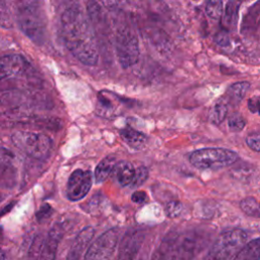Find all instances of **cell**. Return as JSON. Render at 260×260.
<instances>
[{
    "label": "cell",
    "mask_w": 260,
    "mask_h": 260,
    "mask_svg": "<svg viewBox=\"0 0 260 260\" xmlns=\"http://www.w3.org/2000/svg\"><path fill=\"white\" fill-rule=\"evenodd\" d=\"M258 107H259V99L257 96H254L249 100L248 108L252 113H254V114L258 113Z\"/></svg>",
    "instance_id": "35"
},
{
    "label": "cell",
    "mask_w": 260,
    "mask_h": 260,
    "mask_svg": "<svg viewBox=\"0 0 260 260\" xmlns=\"http://www.w3.org/2000/svg\"><path fill=\"white\" fill-rule=\"evenodd\" d=\"M234 260H260V240L255 239L247 243Z\"/></svg>",
    "instance_id": "18"
},
{
    "label": "cell",
    "mask_w": 260,
    "mask_h": 260,
    "mask_svg": "<svg viewBox=\"0 0 260 260\" xmlns=\"http://www.w3.org/2000/svg\"><path fill=\"white\" fill-rule=\"evenodd\" d=\"M22 32L34 43L42 45L46 40V18L37 2H24L17 8L16 16Z\"/></svg>",
    "instance_id": "3"
},
{
    "label": "cell",
    "mask_w": 260,
    "mask_h": 260,
    "mask_svg": "<svg viewBox=\"0 0 260 260\" xmlns=\"http://www.w3.org/2000/svg\"><path fill=\"white\" fill-rule=\"evenodd\" d=\"M240 5H241V2H235V1H230L226 3L224 15L222 18V23L228 28H233L235 26L238 18V11H239Z\"/></svg>",
    "instance_id": "21"
},
{
    "label": "cell",
    "mask_w": 260,
    "mask_h": 260,
    "mask_svg": "<svg viewBox=\"0 0 260 260\" xmlns=\"http://www.w3.org/2000/svg\"><path fill=\"white\" fill-rule=\"evenodd\" d=\"M205 12L211 19H219L222 14V2L221 1H209L206 3Z\"/></svg>",
    "instance_id": "24"
},
{
    "label": "cell",
    "mask_w": 260,
    "mask_h": 260,
    "mask_svg": "<svg viewBox=\"0 0 260 260\" xmlns=\"http://www.w3.org/2000/svg\"><path fill=\"white\" fill-rule=\"evenodd\" d=\"M12 143L25 154L37 159L45 158L51 149V139L42 133L16 131L11 136Z\"/></svg>",
    "instance_id": "6"
},
{
    "label": "cell",
    "mask_w": 260,
    "mask_h": 260,
    "mask_svg": "<svg viewBox=\"0 0 260 260\" xmlns=\"http://www.w3.org/2000/svg\"><path fill=\"white\" fill-rule=\"evenodd\" d=\"M116 157L114 155H108L103 158L100 164L96 166L94 171V177L96 183L104 182L112 173L116 166Z\"/></svg>",
    "instance_id": "17"
},
{
    "label": "cell",
    "mask_w": 260,
    "mask_h": 260,
    "mask_svg": "<svg viewBox=\"0 0 260 260\" xmlns=\"http://www.w3.org/2000/svg\"><path fill=\"white\" fill-rule=\"evenodd\" d=\"M214 40L221 47H226L230 44V39H229V36H228L226 31H218L215 35Z\"/></svg>",
    "instance_id": "33"
},
{
    "label": "cell",
    "mask_w": 260,
    "mask_h": 260,
    "mask_svg": "<svg viewBox=\"0 0 260 260\" xmlns=\"http://www.w3.org/2000/svg\"><path fill=\"white\" fill-rule=\"evenodd\" d=\"M91 173L84 170L74 171L67 182L66 196L70 201H79L84 198L91 187Z\"/></svg>",
    "instance_id": "9"
},
{
    "label": "cell",
    "mask_w": 260,
    "mask_h": 260,
    "mask_svg": "<svg viewBox=\"0 0 260 260\" xmlns=\"http://www.w3.org/2000/svg\"><path fill=\"white\" fill-rule=\"evenodd\" d=\"M147 196H146V193L143 192V191H136L132 194V201L135 202V203H138V204H141L143 202H145Z\"/></svg>",
    "instance_id": "34"
},
{
    "label": "cell",
    "mask_w": 260,
    "mask_h": 260,
    "mask_svg": "<svg viewBox=\"0 0 260 260\" xmlns=\"http://www.w3.org/2000/svg\"><path fill=\"white\" fill-rule=\"evenodd\" d=\"M64 43L72 55L85 65H95L99 59L94 36L84 14L78 8H68L61 16Z\"/></svg>",
    "instance_id": "1"
},
{
    "label": "cell",
    "mask_w": 260,
    "mask_h": 260,
    "mask_svg": "<svg viewBox=\"0 0 260 260\" xmlns=\"http://www.w3.org/2000/svg\"><path fill=\"white\" fill-rule=\"evenodd\" d=\"M182 211V204L179 201H171L166 206V212L169 217H177Z\"/></svg>",
    "instance_id": "29"
},
{
    "label": "cell",
    "mask_w": 260,
    "mask_h": 260,
    "mask_svg": "<svg viewBox=\"0 0 260 260\" xmlns=\"http://www.w3.org/2000/svg\"><path fill=\"white\" fill-rule=\"evenodd\" d=\"M0 260H5V253L2 250H0Z\"/></svg>",
    "instance_id": "36"
},
{
    "label": "cell",
    "mask_w": 260,
    "mask_h": 260,
    "mask_svg": "<svg viewBox=\"0 0 260 260\" xmlns=\"http://www.w3.org/2000/svg\"><path fill=\"white\" fill-rule=\"evenodd\" d=\"M249 88L250 83L248 81H240L232 84L226 90L229 101L234 105L239 104L244 99Z\"/></svg>",
    "instance_id": "19"
},
{
    "label": "cell",
    "mask_w": 260,
    "mask_h": 260,
    "mask_svg": "<svg viewBox=\"0 0 260 260\" xmlns=\"http://www.w3.org/2000/svg\"><path fill=\"white\" fill-rule=\"evenodd\" d=\"M120 135H121L122 139L129 146H131L133 148H140L146 142V136L143 133H141L131 127H126V128L121 129Z\"/></svg>",
    "instance_id": "16"
},
{
    "label": "cell",
    "mask_w": 260,
    "mask_h": 260,
    "mask_svg": "<svg viewBox=\"0 0 260 260\" xmlns=\"http://www.w3.org/2000/svg\"><path fill=\"white\" fill-rule=\"evenodd\" d=\"M147 178H148V171L145 167L141 166L135 170L134 178L131 183V186L138 187V186L142 185L147 180Z\"/></svg>",
    "instance_id": "26"
},
{
    "label": "cell",
    "mask_w": 260,
    "mask_h": 260,
    "mask_svg": "<svg viewBox=\"0 0 260 260\" xmlns=\"http://www.w3.org/2000/svg\"><path fill=\"white\" fill-rule=\"evenodd\" d=\"M228 124H229L230 130L234 132H240L245 127L246 121L239 113H234L233 115L230 116L228 120Z\"/></svg>",
    "instance_id": "25"
},
{
    "label": "cell",
    "mask_w": 260,
    "mask_h": 260,
    "mask_svg": "<svg viewBox=\"0 0 260 260\" xmlns=\"http://www.w3.org/2000/svg\"><path fill=\"white\" fill-rule=\"evenodd\" d=\"M1 200H2V196L0 195V202H1Z\"/></svg>",
    "instance_id": "37"
},
{
    "label": "cell",
    "mask_w": 260,
    "mask_h": 260,
    "mask_svg": "<svg viewBox=\"0 0 260 260\" xmlns=\"http://www.w3.org/2000/svg\"><path fill=\"white\" fill-rule=\"evenodd\" d=\"M248 235L240 229L220 234L203 260H233L246 245Z\"/></svg>",
    "instance_id": "4"
},
{
    "label": "cell",
    "mask_w": 260,
    "mask_h": 260,
    "mask_svg": "<svg viewBox=\"0 0 260 260\" xmlns=\"http://www.w3.org/2000/svg\"><path fill=\"white\" fill-rule=\"evenodd\" d=\"M239 158L237 152L220 147H207L193 151L189 160L199 170H218L229 167Z\"/></svg>",
    "instance_id": "5"
},
{
    "label": "cell",
    "mask_w": 260,
    "mask_h": 260,
    "mask_svg": "<svg viewBox=\"0 0 260 260\" xmlns=\"http://www.w3.org/2000/svg\"><path fill=\"white\" fill-rule=\"evenodd\" d=\"M145 235L140 230H130L125 233L119 247L120 260H135Z\"/></svg>",
    "instance_id": "10"
},
{
    "label": "cell",
    "mask_w": 260,
    "mask_h": 260,
    "mask_svg": "<svg viewBox=\"0 0 260 260\" xmlns=\"http://www.w3.org/2000/svg\"><path fill=\"white\" fill-rule=\"evenodd\" d=\"M113 171H115L117 181L119 182V184L121 186L126 187V186L131 185L133 178H134L135 169L133 168V166L130 162H128V161L117 162Z\"/></svg>",
    "instance_id": "15"
},
{
    "label": "cell",
    "mask_w": 260,
    "mask_h": 260,
    "mask_svg": "<svg viewBox=\"0 0 260 260\" xmlns=\"http://www.w3.org/2000/svg\"><path fill=\"white\" fill-rule=\"evenodd\" d=\"M10 24V15L8 8L4 2L0 1V25L8 27Z\"/></svg>",
    "instance_id": "31"
},
{
    "label": "cell",
    "mask_w": 260,
    "mask_h": 260,
    "mask_svg": "<svg viewBox=\"0 0 260 260\" xmlns=\"http://www.w3.org/2000/svg\"><path fill=\"white\" fill-rule=\"evenodd\" d=\"M118 239L117 229L105 232L88 246L83 260H110L117 247Z\"/></svg>",
    "instance_id": "7"
},
{
    "label": "cell",
    "mask_w": 260,
    "mask_h": 260,
    "mask_svg": "<svg viewBox=\"0 0 260 260\" xmlns=\"http://www.w3.org/2000/svg\"><path fill=\"white\" fill-rule=\"evenodd\" d=\"M228 115V107L223 103H216L210 111L209 120L211 123L218 125L220 124Z\"/></svg>",
    "instance_id": "23"
},
{
    "label": "cell",
    "mask_w": 260,
    "mask_h": 260,
    "mask_svg": "<svg viewBox=\"0 0 260 260\" xmlns=\"http://www.w3.org/2000/svg\"><path fill=\"white\" fill-rule=\"evenodd\" d=\"M43 243H44V240L42 239V237H37L35 239V241L32 242V245L29 249V259L30 260H37L40 258Z\"/></svg>",
    "instance_id": "27"
},
{
    "label": "cell",
    "mask_w": 260,
    "mask_h": 260,
    "mask_svg": "<svg viewBox=\"0 0 260 260\" xmlns=\"http://www.w3.org/2000/svg\"><path fill=\"white\" fill-rule=\"evenodd\" d=\"M26 60L18 54H10L0 57V81L18 76L27 67Z\"/></svg>",
    "instance_id": "11"
},
{
    "label": "cell",
    "mask_w": 260,
    "mask_h": 260,
    "mask_svg": "<svg viewBox=\"0 0 260 260\" xmlns=\"http://www.w3.org/2000/svg\"><path fill=\"white\" fill-rule=\"evenodd\" d=\"M52 212H53V209H52V207H51L49 204H44V205H42L41 208L39 209V211H38L37 214H36L38 221H39V222H42V221L48 219V218L51 216Z\"/></svg>",
    "instance_id": "32"
},
{
    "label": "cell",
    "mask_w": 260,
    "mask_h": 260,
    "mask_svg": "<svg viewBox=\"0 0 260 260\" xmlns=\"http://www.w3.org/2000/svg\"><path fill=\"white\" fill-rule=\"evenodd\" d=\"M119 107L118 99L108 91H101L96 101V113L103 117L115 116Z\"/></svg>",
    "instance_id": "14"
},
{
    "label": "cell",
    "mask_w": 260,
    "mask_h": 260,
    "mask_svg": "<svg viewBox=\"0 0 260 260\" xmlns=\"http://www.w3.org/2000/svg\"><path fill=\"white\" fill-rule=\"evenodd\" d=\"M94 235V230L91 226L84 228L75 238L66 260H79L84 251L88 248L90 241Z\"/></svg>",
    "instance_id": "13"
},
{
    "label": "cell",
    "mask_w": 260,
    "mask_h": 260,
    "mask_svg": "<svg viewBox=\"0 0 260 260\" xmlns=\"http://www.w3.org/2000/svg\"><path fill=\"white\" fill-rule=\"evenodd\" d=\"M64 230L61 224H55L50 230L48 237L44 240L41 255L39 260H55L56 252L58 249V245L60 240L62 239Z\"/></svg>",
    "instance_id": "12"
},
{
    "label": "cell",
    "mask_w": 260,
    "mask_h": 260,
    "mask_svg": "<svg viewBox=\"0 0 260 260\" xmlns=\"http://www.w3.org/2000/svg\"><path fill=\"white\" fill-rule=\"evenodd\" d=\"M15 156L14 154L7 148L0 146V164L14 166Z\"/></svg>",
    "instance_id": "28"
},
{
    "label": "cell",
    "mask_w": 260,
    "mask_h": 260,
    "mask_svg": "<svg viewBox=\"0 0 260 260\" xmlns=\"http://www.w3.org/2000/svg\"><path fill=\"white\" fill-rule=\"evenodd\" d=\"M240 207H241L242 211L249 216L259 217V215H260L259 204H258V201L254 197L244 198L240 203Z\"/></svg>",
    "instance_id": "22"
},
{
    "label": "cell",
    "mask_w": 260,
    "mask_h": 260,
    "mask_svg": "<svg viewBox=\"0 0 260 260\" xmlns=\"http://www.w3.org/2000/svg\"><path fill=\"white\" fill-rule=\"evenodd\" d=\"M246 143L251 149H253L256 152H259L260 151V135H259V133L255 132V133L248 135L246 138Z\"/></svg>",
    "instance_id": "30"
},
{
    "label": "cell",
    "mask_w": 260,
    "mask_h": 260,
    "mask_svg": "<svg viewBox=\"0 0 260 260\" xmlns=\"http://www.w3.org/2000/svg\"><path fill=\"white\" fill-rule=\"evenodd\" d=\"M115 48L118 61L123 68L135 64L139 56V45L136 37L131 31H120L117 34Z\"/></svg>",
    "instance_id": "8"
},
{
    "label": "cell",
    "mask_w": 260,
    "mask_h": 260,
    "mask_svg": "<svg viewBox=\"0 0 260 260\" xmlns=\"http://www.w3.org/2000/svg\"><path fill=\"white\" fill-rule=\"evenodd\" d=\"M192 234H180L165 239L155 253L154 260H193L201 245Z\"/></svg>",
    "instance_id": "2"
},
{
    "label": "cell",
    "mask_w": 260,
    "mask_h": 260,
    "mask_svg": "<svg viewBox=\"0 0 260 260\" xmlns=\"http://www.w3.org/2000/svg\"><path fill=\"white\" fill-rule=\"evenodd\" d=\"M16 172L14 166L0 164V187L12 188L15 184Z\"/></svg>",
    "instance_id": "20"
}]
</instances>
